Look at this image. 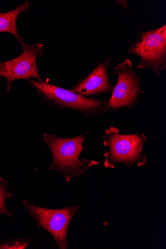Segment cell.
I'll return each mask as SVG.
<instances>
[{
    "instance_id": "obj_10",
    "label": "cell",
    "mask_w": 166,
    "mask_h": 249,
    "mask_svg": "<svg viewBox=\"0 0 166 249\" xmlns=\"http://www.w3.org/2000/svg\"><path fill=\"white\" fill-rule=\"evenodd\" d=\"M8 182L0 177V214H4L13 216V213L7 208L6 202L8 198L12 196V193L8 189Z\"/></svg>"
},
{
    "instance_id": "obj_12",
    "label": "cell",
    "mask_w": 166,
    "mask_h": 249,
    "mask_svg": "<svg viewBox=\"0 0 166 249\" xmlns=\"http://www.w3.org/2000/svg\"><path fill=\"white\" fill-rule=\"evenodd\" d=\"M115 3L117 5H120L122 7L126 9L127 10H129L128 7V1L127 0H120V1H116Z\"/></svg>"
},
{
    "instance_id": "obj_6",
    "label": "cell",
    "mask_w": 166,
    "mask_h": 249,
    "mask_svg": "<svg viewBox=\"0 0 166 249\" xmlns=\"http://www.w3.org/2000/svg\"><path fill=\"white\" fill-rule=\"evenodd\" d=\"M113 71L118 80L109 99V109L114 111L125 107L133 109L139 102V96L146 92L140 88L142 79L137 75L132 62L128 58L118 63Z\"/></svg>"
},
{
    "instance_id": "obj_2",
    "label": "cell",
    "mask_w": 166,
    "mask_h": 249,
    "mask_svg": "<svg viewBox=\"0 0 166 249\" xmlns=\"http://www.w3.org/2000/svg\"><path fill=\"white\" fill-rule=\"evenodd\" d=\"M147 139L144 134L123 135L115 127L107 128L103 137V145L109 150L104 154L105 167L113 169L117 163L127 167L145 166L148 158L142 153V147Z\"/></svg>"
},
{
    "instance_id": "obj_1",
    "label": "cell",
    "mask_w": 166,
    "mask_h": 249,
    "mask_svg": "<svg viewBox=\"0 0 166 249\" xmlns=\"http://www.w3.org/2000/svg\"><path fill=\"white\" fill-rule=\"evenodd\" d=\"M86 137V134H82L73 139H63L54 134H44L43 140L52 154V161L49 169L62 173L67 182L85 174L90 167L100 163L97 161L79 160L85 149L83 144Z\"/></svg>"
},
{
    "instance_id": "obj_7",
    "label": "cell",
    "mask_w": 166,
    "mask_h": 249,
    "mask_svg": "<svg viewBox=\"0 0 166 249\" xmlns=\"http://www.w3.org/2000/svg\"><path fill=\"white\" fill-rule=\"evenodd\" d=\"M19 43L22 53L19 56L10 61L0 62V77L7 80L6 93L10 91L11 84L16 80H28L32 77L41 79L37 59L38 56H43V44L36 43L29 45L23 40Z\"/></svg>"
},
{
    "instance_id": "obj_8",
    "label": "cell",
    "mask_w": 166,
    "mask_h": 249,
    "mask_svg": "<svg viewBox=\"0 0 166 249\" xmlns=\"http://www.w3.org/2000/svg\"><path fill=\"white\" fill-rule=\"evenodd\" d=\"M113 57L109 55L97 64L85 78L79 80L70 90L84 97L111 94L113 86L109 78V70Z\"/></svg>"
},
{
    "instance_id": "obj_4",
    "label": "cell",
    "mask_w": 166,
    "mask_h": 249,
    "mask_svg": "<svg viewBox=\"0 0 166 249\" xmlns=\"http://www.w3.org/2000/svg\"><path fill=\"white\" fill-rule=\"evenodd\" d=\"M139 58L137 69L152 70L161 75L166 70V25L150 31H141L127 50Z\"/></svg>"
},
{
    "instance_id": "obj_11",
    "label": "cell",
    "mask_w": 166,
    "mask_h": 249,
    "mask_svg": "<svg viewBox=\"0 0 166 249\" xmlns=\"http://www.w3.org/2000/svg\"><path fill=\"white\" fill-rule=\"evenodd\" d=\"M26 238L15 239L0 242V249H25L30 244Z\"/></svg>"
},
{
    "instance_id": "obj_3",
    "label": "cell",
    "mask_w": 166,
    "mask_h": 249,
    "mask_svg": "<svg viewBox=\"0 0 166 249\" xmlns=\"http://www.w3.org/2000/svg\"><path fill=\"white\" fill-rule=\"evenodd\" d=\"M28 81L45 100L61 109L76 110L90 116H101L109 110V100L106 99L99 100L84 97L41 79Z\"/></svg>"
},
{
    "instance_id": "obj_9",
    "label": "cell",
    "mask_w": 166,
    "mask_h": 249,
    "mask_svg": "<svg viewBox=\"0 0 166 249\" xmlns=\"http://www.w3.org/2000/svg\"><path fill=\"white\" fill-rule=\"evenodd\" d=\"M29 6V1H27L13 11L0 13V33H9L14 36L19 42L22 41V39L17 30V20L19 14L25 11Z\"/></svg>"
},
{
    "instance_id": "obj_5",
    "label": "cell",
    "mask_w": 166,
    "mask_h": 249,
    "mask_svg": "<svg viewBox=\"0 0 166 249\" xmlns=\"http://www.w3.org/2000/svg\"><path fill=\"white\" fill-rule=\"evenodd\" d=\"M23 203L30 216L36 222L39 228L51 234L57 248L67 249L69 224L81 209V206L70 205L61 209L53 210L36 206L27 200H23Z\"/></svg>"
}]
</instances>
